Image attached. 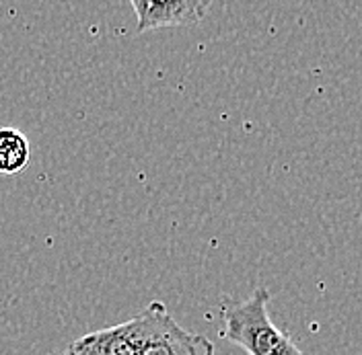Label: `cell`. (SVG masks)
<instances>
[{
  "mask_svg": "<svg viewBox=\"0 0 362 355\" xmlns=\"http://www.w3.org/2000/svg\"><path fill=\"white\" fill-rule=\"evenodd\" d=\"M268 304L270 291L266 288H257L243 302H226L223 337L247 355H305L288 335L274 325Z\"/></svg>",
  "mask_w": 362,
  "mask_h": 355,
  "instance_id": "1",
  "label": "cell"
},
{
  "mask_svg": "<svg viewBox=\"0 0 362 355\" xmlns=\"http://www.w3.org/2000/svg\"><path fill=\"white\" fill-rule=\"evenodd\" d=\"M138 355H214V343L185 331L163 302H151L134 316Z\"/></svg>",
  "mask_w": 362,
  "mask_h": 355,
  "instance_id": "2",
  "label": "cell"
},
{
  "mask_svg": "<svg viewBox=\"0 0 362 355\" xmlns=\"http://www.w3.org/2000/svg\"><path fill=\"white\" fill-rule=\"evenodd\" d=\"M216 0H130L138 33L198 25L206 19Z\"/></svg>",
  "mask_w": 362,
  "mask_h": 355,
  "instance_id": "3",
  "label": "cell"
},
{
  "mask_svg": "<svg viewBox=\"0 0 362 355\" xmlns=\"http://www.w3.org/2000/svg\"><path fill=\"white\" fill-rule=\"evenodd\" d=\"M68 351L72 355H138L134 318L83 335L70 345Z\"/></svg>",
  "mask_w": 362,
  "mask_h": 355,
  "instance_id": "4",
  "label": "cell"
},
{
  "mask_svg": "<svg viewBox=\"0 0 362 355\" xmlns=\"http://www.w3.org/2000/svg\"><path fill=\"white\" fill-rule=\"evenodd\" d=\"M29 140L15 128H0V175H17L29 164Z\"/></svg>",
  "mask_w": 362,
  "mask_h": 355,
  "instance_id": "5",
  "label": "cell"
},
{
  "mask_svg": "<svg viewBox=\"0 0 362 355\" xmlns=\"http://www.w3.org/2000/svg\"><path fill=\"white\" fill-rule=\"evenodd\" d=\"M64 355H72V354H70V351H66V354H64Z\"/></svg>",
  "mask_w": 362,
  "mask_h": 355,
  "instance_id": "6",
  "label": "cell"
}]
</instances>
